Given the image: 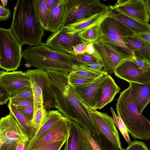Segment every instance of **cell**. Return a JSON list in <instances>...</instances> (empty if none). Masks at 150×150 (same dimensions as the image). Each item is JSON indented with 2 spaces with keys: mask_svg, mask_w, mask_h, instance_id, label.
<instances>
[{
  "mask_svg": "<svg viewBox=\"0 0 150 150\" xmlns=\"http://www.w3.org/2000/svg\"><path fill=\"white\" fill-rule=\"evenodd\" d=\"M100 24L78 33L79 36L83 42L86 44L93 43L101 37L102 33Z\"/></svg>",
  "mask_w": 150,
  "mask_h": 150,
  "instance_id": "cell-28",
  "label": "cell"
},
{
  "mask_svg": "<svg viewBox=\"0 0 150 150\" xmlns=\"http://www.w3.org/2000/svg\"><path fill=\"white\" fill-rule=\"evenodd\" d=\"M21 98L33 101L31 86L23 88L11 92L10 98Z\"/></svg>",
  "mask_w": 150,
  "mask_h": 150,
  "instance_id": "cell-34",
  "label": "cell"
},
{
  "mask_svg": "<svg viewBox=\"0 0 150 150\" xmlns=\"http://www.w3.org/2000/svg\"><path fill=\"white\" fill-rule=\"evenodd\" d=\"M125 150H149L144 142L134 140L131 141Z\"/></svg>",
  "mask_w": 150,
  "mask_h": 150,
  "instance_id": "cell-39",
  "label": "cell"
},
{
  "mask_svg": "<svg viewBox=\"0 0 150 150\" xmlns=\"http://www.w3.org/2000/svg\"><path fill=\"white\" fill-rule=\"evenodd\" d=\"M114 73L118 78L129 83L144 84L150 82V72L142 70L129 60L119 64Z\"/></svg>",
  "mask_w": 150,
  "mask_h": 150,
  "instance_id": "cell-14",
  "label": "cell"
},
{
  "mask_svg": "<svg viewBox=\"0 0 150 150\" xmlns=\"http://www.w3.org/2000/svg\"><path fill=\"white\" fill-rule=\"evenodd\" d=\"M107 74V73L102 74L92 82L72 87L80 100L89 110H96L98 89L101 83Z\"/></svg>",
  "mask_w": 150,
  "mask_h": 150,
  "instance_id": "cell-15",
  "label": "cell"
},
{
  "mask_svg": "<svg viewBox=\"0 0 150 150\" xmlns=\"http://www.w3.org/2000/svg\"><path fill=\"white\" fill-rule=\"evenodd\" d=\"M66 140L54 142L37 148L28 150H60Z\"/></svg>",
  "mask_w": 150,
  "mask_h": 150,
  "instance_id": "cell-35",
  "label": "cell"
},
{
  "mask_svg": "<svg viewBox=\"0 0 150 150\" xmlns=\"http://www.w3.org/2000/svg\"><path fill=\"white\" fill-rule=\"evenodd\" d=\"M71 123V120L62 116L46 132L27 147L26 150L37 148L54 142L67 139Z\"/></svg>",
  "mask_w": 150,
  "mask_h": 150,
  "instance_id": "cell-10",
  "label": "cell"
},
{
  "mask_svg": "<svg viewBox=\"0 0 150 150\" xmlns=\"http://www.w3.org/2000/svg\"><path fill=\"white\" fill-rule=\"evenodd\" d=\"M4 143L3 139L1 136L0 134V148Z\"/></svg>",
  "mask_w": 150,
  "mask_h": 150,
  "instance_id": "cell-51",
  "label": "cell"
},
{
  "mask_svg": "<svg viewBox=\"0 0 150 150\" xmlns=\"http://www.w3.org/2000/svg\"><path fill=\"white\" fill-rule=\"evenodd\" d=\"M16 143L12 144L4 143L0 148V150H15Z\"/></svg>",
  "mask_w": 150,
  "mask_h": 150,
  "instance_id": "cell-49",
  "label": "cell"
},
{
  "mask_svg": "<svg viewBox=\"0 0 150 150\" xmlns=\"http://www.w3.org/2000/svg\"><path fill=\"white\" fill-rule=\"evenodd\" d=\"M101 150H120L103 135L99 132H92Z\"/></svg>",
  "mask_w": 150,
  "mask_h": 150,
  "instance_id": "cell-31",
  "label": "cell"
},
{
  "mask_svg": "<svg viewBox=\"0 0 150 150\" xmlns=\"http://www.w3.org/2000/svg\"><path fill=\"white\" fill-rule=\"evenodd\" d=\"M120 90L112 78L108 74L101 83L98 89L96 110L101 109L112 101Z\"/></svg>",
  "mask_w": 150,
  "mask_h": 150,
  "instance_id": "cell-18",
  "label": "cell"
},
{
  "mask_svg": "<svg viewBox=\"0 0 150 150\" xmlns=\"http://www.w3.org/2000/svg\"><path fill=\"white\" fill-rule=\"evenodd\" d=\"M93 122L98 132L103 135L120 150L122 148L118 130L112 117L106 112L90 110Z\"/></svg>",
  "mask_w": 150,
  "mask_h": 150,
  "instance_id": "cell-9",
  "label": "cell"
},
{
  "mask_svg": "<svg viewBox=\"0 0 150 150\" xmlns=\"http://www.w3.org/2000/svg\"><path fill=\"white\" fill-rule=\"evenodd\" d=\"M129 60L134 63L142 70L150 72V62L135 58L131 59Z\"/></svg>",
  "mask_w": 150,
  "mask_h": 150,
  "instance_id": "cell-40",
  "label": "cell"
},
{
  "mask_svg": "<svg viewBox=\"0 0 150 150\" xmlns=\"http://www.w3.org/2000/svg\"><path fill=\"white\" fill-rule=\"evenodd\" d=\"M0 134L4 143L12 144L19 141L28 143L30 139L11 113L0 119Z\"/></svg>",
  "mask_w": 150,
  "mask_h": 150,
  "instance_id": "cell-13",
  "label": "cell"
},
{
  "mask_svg": "<svg viewBox=\"0 0 150 150\" xmlns=\"http://www.w3.org/2000/svg\"><path fill=\"white\" fill-rule=\"evenodd\" d=\"M110 109L115 124L120 130L127 143L128 144H129L131 141L125 126L120 117L117 116L112 108L111 107Z\"/></svg>",
  "mask_w": 150,
  "mask_h": 150,
  "instance_id": "cell-33",
  "label": "cell"
},
{
  "mask_svg": "<svg viewBox=\"0 0 150 150\" xmlns=\"http://www.w3.org/2000/svg\"><path fill=\"white\" fill-rule=\"evenodd\" d=\"M111 7L143 22L150 19V0H118Z\"/></svg>",
  "mask_w": 150,
  "mask_h": 150,
  "instance_id": "cell-11",
  "label": "cell"
},
{
  "mask_svg": "<svg viewBox=\"0 0 150 150\" xmlns=\"http://www.w3.org/2000/svg\"><path fill=\"white\" fill-rule=\"evenodd\" d=\"M116 110L127 130L134 139H150V122L139 113L131 97L128 87L120 92L117 99Z\"/></svg>",
  "mask_w": 150,
  "mask_h": 150,
  "instance_id": "cell-4",
  "label": "cell"
},
{
  "mask_svg": "<svg viewBox=\"0 0 150 150\" xmlns=\"http://www.w3.org/2000/svg\"><path fill=\"white\" fill-rule=\"evenodd\" d=\"M106 73L103 71H98L91 70L81 64L74 66L70 73L85 78L96 79L102 74Z\"/></svg>",
  "mask_w": 150,
  "mask_h": 150,
  "instance_id": "cell-29",
  "label": "cell"
},
{
  "mask_svg": "<svg viewBox=\"0 0 150 150\" xmlns=\"http://www.w3.org/2000/svg\"><path fill=\"white\" fill-rule=\"evenodd\" d=\"M66 2V0H58L50 13L46 30L54 33L60 29Z\"/></svg>",
  "mask_w": 150,
  "mask_h": 150,
  "instance_id": "cell-24",
  "label": "cell"
},
{
  "mask_svg": "<svg viewBox=\"0 0 150 150\" xmlns=\"http://www.w3.org/2000/svg\"><path fill=\"white\" fill-rule=\"evenodd\" d=\"M62 117L58 110H50L48 112L47 117L41 127L34 135L30 139L27 148L29 146L37 139L46 132L53 125Z\"/></svg>",
  "mask_w": 150,
  "mask_h": 150,
  "instance_id": "cell-26",
  "label": "cell"
},
{
  "mask_svg": "<svg viewBox=\"0 0 150 150\" xmlns=\"http://www.w3.org/2000/svg\"><path fill=\"white\" fill-rule=\"evenodd\" d=\"M48 112L44 106L37 109L31 121L32 126L37 131L47 119Z\"/></svg>",
  "mask_w": 150,
  "mask_h": 150,
  "instance_id": "cell-30",
  "label": "cell"
},
{
  "mask_svg": "<svg viewBox=\"0 0 150 150\" xmlns=\"http://www.w3.org/2000/svg\"><path fill=\"white\" fill-rule=\"evenodd\" d=\"M17 110L29 120H32L34 114V105L16 107Z\"/></svg>",
  "mask_w": 150,
  "mask_h": 150,
  "instance_id": "cell-38",
  "label": "cell"
},
{
  "mask_svg": "<svg viewBox=\"0 0 150 150\" xmlns=\"http://www.w3.org/2000/svg\"><path fill=\"white\" fill-rule=\"evenodd\" d=\"M11 93L0 84V105L6 104L10 99Z\"/></svg>",
  "mask_w": 150,
  "mask_h": 150,
  "instance_id": "cell-41",
  "label": "cell"
},
{
  "mask_svg": "<svg viewBox=\"0 0 150 150\" xmlns=\"http://www.w3.org/2000/svg\"><path fill=\"white\" fill-rule=\"evenodd\" d=\"M8 106L10 113L14 117L23 130L30 139L37 131L32 126L31 121L20 112L16 107L9 102Z\"/></svg>",
  "mask_w": 150,
  "mask_h": 150,
  "instance_id": "cell-25",
  "label": "cell"
},
{
  "mask_svg": "<svg viewBox=\"0 0 150 150\" xmlns=\"http://www.w3.org/2000/svg\"><path fill=\"white\" fill-rule=\"evenodd\" d=\"M9 103L15 107L33 105V101L21 98H10Z\"/></svg>",
  "mask_w": 150,
  "mask_h": 150,
  "instance_id": "cell-37",
  "label": "cell"
},
{
  "mask_svg": "<svg viewBox=\"0 0 150 150\" xmlns=\"http://www.w3.org/2000/svg\"><path fill=\"white\" fill-rule=\"evenodd\" d=\"M83 42L78 33L67 34L60 28L50 35L43 44L53 50L74 56L73 47Z\"/></svg>",
  "mask_w": 150,
  "mask_h": 150,
  "instance_id": "cell-12",
  "label": "cell"
},
{
  "mask_svg": "<svg viewBox=\"0 0 150 150\" xmlns=\"http://www.w3.org/2000/svg\"><path fill=\"white\" fill-rule=\"evenodd\" d=\"M110 11L108 16L121 23L135 34L150 33V25L131 16L112 8L110 5Z\"/></svg>",
  "mask_w": 150,
  "mask_h": 150,
  "instance_id": "cell-20",
  "label": "cell"
},
{
  "mask_svg": "<svg viewBox=\"0 0 150 150\" xmlns=\"http://www.w3.org/2000/svg\"><path fill=\"white\" fill-rule=\"evenodd\" d=\"M102 35L100 38L119 48L124 53L135 58L132 52L125 45L123 41L124 37L134 36L135 33L115 19L108 16L100 24Z\"/></svg>",
  "mask_w": 150,
  "mask_h": 150,
  "instance_id": "cell-7",
  "label": "cell"
},
{
  "mask_svg": "<svg viewBox=\"0 0 150 150\" xmlns=\"http://www.w3.org/2000/svg\"><path fill=\"white\" fill-rule=\"evenodd\" d=\"M86 53L94 56L101 62V61L100 56L95 48L93 43H88L86 44Z\"/></svg>",
  "mask_w": 150,
  "mask_h": 150,
  "instance_id": "cell-43",
  "label": "cell"
},
{
  "mask_svg": "<svg viewBox=\"0 0 150 150\" xmlns=\"http://www.w3.org/2000/svg\"><path fill=\"white\" fill-rule=\"evenodd\" d=\"M93 43L101 58L103 71L109 75L114 73L120 64L131 59L119 48L101 38Z\"/></svg>",
  "mask_w": 150,
  "mask_h": 150,
  "instance_id": "cell-8",
  "label": "cell"
},
{
  "mask_svg": "<svg viewBox=\"0 0 150 150\" xmlns=\"http://www.w3.org/2000/svg\"><path fill=\"white\" fill-rule=\"evenodd\" d=\"M32 6L37 18L44 30H46L50 12L44 0H32Z\"/></svg>",
  "mask_w": 150,
  "mask_h": 150,
  "instance_id": "cell-27",
  "label": "cell"
},
{
  "mask_svg": "<svg viewBox=\"0 0 150 150\" xmlns=\"http://www.w3.org/2000/svg\"><path fill=\"white\" fill-rule=\"evenodd\" d=\"M25 72L30 78L33 98L34 115L38 109L44 106L38 69H28Z\"/></svg>",
  "mask_w": 150,
  "mask_h": 150,
  "instance_id": "cell-23",
  "label": "cell"
},
{
  "mask_svg": "<svg viewBox=\"0 0 150 150\" xmlns=\"http://www.w3.org/2000/svg\"><path fill=\"white\" fill-rule=\"evenodd\" d=\"M86 44L84 42L74 46L73 47V49L74 55L86 53Z\"/></svg>",
  "mask_w": 150,
  "mask_h": 150,
  "instance_id": "cell-45",
  "label": "cell"
},
{
  "mask_svg": "<svg viewBox=\"0 0 150 150\" xmlns=\"http://www.w3.org/2000/svg\"><path fill=\"white\" fill-rule=\"evenodd\" d=\"M63 150H93L84 129L75 122L71 121L69 134Z\"/></svg>",
  "mask_w": 150,
  "mask_h": 150,
  "instance_id": "cell-16",
  "label": "cell"
},
{
  "mask_svg": "<svg viewBox=\"0 0 150 150\" xmlns=\"http://www.w3.org/2000/svg\"><path fill=\"white\" fill-rule=\"evenodd\" d=\"M109 6V8L105 11L88 19L67 25L61 28L66 33L73 34L100 24L108 16L111 9L110 5Z\"/></svg>",
  "mask_w": 150,
  "mask_h": 150,
  "instance_id": "cell-21",
  "label": "cell"
},
{
  "mask_svg": "<svg viewBox=\"0 0 150 150\" xmlns=\"http://www.w3.org/2000/svg\"><path fill=\"white\" fill-rule=\"evenodd\" d=\"M11 17L10 9L0 4V21H6Z\"/></svg>",
  "mask_w": 150,
  "mask_h": 150,
  "instance_id": "cell-44",
  "label": "cell"
},
{
  "mask_svg": "<svg viewBox=\"0 0 150 150\" xmlns=\"http://www.w3.org/2000/svg\"><path fill=\"white\" fill-rule=\"evenodd\" d=\"M10 29L19 43L30 47L42 45L44 29L33 9L32 0H19L14 9Z\"/></svg>",
  "mask_w": 150,
  "mask_h": 150,
  "instance_id": "cell-2",
  "label": "cell"
},
{
  "mask_svg": "<svg viewBox=\"0 0 150 150\" xmlns=\"http://www.w3.org/2000/svg\"><path fill=\"white\" fill-rule=\"evenodd\" d=\"M28 67L32 66L45 70H56L68 74L74 66L81 64L73 55L53 50L43 43L40 45L29 46L21 52Z\"/></svg>",
  "mask_w": 150,
  "mask_h": 150,
  "instance_id": "cell-3",
  "label": "cell"
},
{
  "mask_svg": "<svg viewBox=\"0 0 150 150\" xmlns=\"http://www.w3.org/2000/svg\"><path fill=\"white\" fill-rule=\"evenodd\" d=\"M0 84L10 93L30 86L29 76L21 71H0Z\"/></svg>",
  "mask_w": 150,
  "mask_h": 150,
  "instance_id": "cell-17",
  "label": "cell"
},
{
  "mask_svg": "<svg viewBox=\"0 0 150 150\" xmlns=\"http://www.w3.org/2000/svg\"><path fill=\"white\" fill-rule=\"evenodd\" d=\"M85 67L93 70L102 71L103 66L101 62H94L87 64H82Z\"/></svg>",
  "mask_w": 150,
  "mask_h": 150,
  "instance_id": "cell-47",
  "label": "cell"
},
{
  "mask_svg": "<svg viewBox=\"0 0 150 150\" xmlns=\"http://www.w3.org/2000/svg\"><path fill=\"white\" fill-rule=\"evenodd\" d=\"M58 1V0H44L47 9L50 12L56 4Z\"/></svg>",
  "mask_w": 150,
  "mask_h": 150,
  "instance_id": "cell-48",
  "label": "cell"
},
{
  "mask_svg": "<svg viewBox=\"0 0 150 150\" xmlns=\"http://www.w3.org/2000/svg\"><path fill=\"white\" fill-rule=\"evenodd\" d=\"M22 46L10 28H0V68L13 71L20 66Z\"/></svg>",
  "mask_w": 150,
  "mask_h": 150,
  "instance_id": "cell-6",
  "label": "cell"
},
{
  "mask_svg": "<svg viewBox=\"0 0 150 150\" xmlns=\"http://www.w3.org/2000/svg\"><path fill=\"white\" fill-rule=\"evenodd\" d=\"M99 0H66L61 28L90 18L108 10Z\"/></svg>",
  "mask_w": 150,
  "mask_h": 150,
  "instance_id": "cell-5",
  "label": "cell"
},
{
  "mask_svg": "<svg viewBox=\"0 0 150 150\" xmlns=\"http://www.w3.org/2000/svg\"><path fill=\"white\" fill-rule=\"evenodd\" d=\"M89 141L93 150H101L93 133L88 129H84Z\"/></svg>",
  "mask_w": 150,
  "mask_h": 150,
  "instance_id": "cell-42",
  "label": "cell"
},
{
  "mask_svg": "<svg viewBox=\"0 0 150 150\" xmlns=\"http://www.w3.org/2000/svg\"><path fill=\"white\" fill-rule=\"evenodd\" d=\"M1 1L3 6H5L7 5L8 3L7 0H1Z\"/></svg>",
  "mask_w": 150,
  "mask_h": 150,
  "instance_id": "cell-52",
  "label": "cell"
},
{
  "mask_svg": "<svg viewBox=\"0 0 150 150\" xmlns=\"http://www.w3.org/2000/svg\"><path fill=\"white\" fill-rule=\"evenodd\" d=\"M74 56L81 64H87L94 62H101L95 57L86 53L82 54L75 55Z\"/></svg>",
  "mask_w": 150,
  "mask_h": 150,
  "instance_id": "cell-36",
  "label": "cell"
},
{
  "mask_svg": "<svg viewBox=\"0 0 150 150\" xmlns=\"http://www.w3.org/2000/svg\"><path fill=\"white\" fill-rule=\"evenodd\" d=\"M132 100L139 113L143 110L150 101V82L141 84L129 82Z\"/></svg>",
  "mask_w": 150,
  "mask_h": 150,
  "instance_id": "cell-19",
  "label": "cell"
},
{
  "mask_svg": "<svg viewBox=\"0 0 150 150\" xmlns=\"http://www.w3.org/2000/svg\"><path fill=\"white\" fill-rule=\"evenodd\" d=\"M28 143L22 141L16 143L15 150H26Z\"/></svg>",
  "mask_w": 150,
  "mask_h": 150,
  "instance_id": "cell-50",
  "label": "cell"
},
{
  "mask_svg": "<svg viewBox=\"0 0 150 150\" xmlns=\"http://www.w3.org/2000/svg\"><path fill=\"white\" fill-rule=\"evenodd\" d=\"M67 79L69 84L72 87H74L92 82L96 79L85 78L69 73L68 74Z\"/></svg>",
  "mask_w": 150,
  "mask_h": 150,
  "instance_id": "cell-32",
  "label": "cell"
},
{
  "mask_svg": "<svg viewBox=\"0 0 150 150\" xmlns=\"http://www.w3.org/2000/svg\"><path fill=\"white\" fill-rule=\"evenodd\" d=\"M123 40L125 45L132 52L135 58L150 62V45L134 36L124 37Z\"/></svg>",
  "mask_w": 150,
  "mask_h": 150,
  "instance_id": "cell-22",
  "label": "cell"
},
{
  "mask_svg": "<svg viewBox=\"0 0 150 150\" xmlns=\"http://www.w3.org/2000/svg\"><path fill=\"white\" fill-rule=\"evenodd\" d=\"M134 36L141 41L150 45V33L135 34Z\"/></svg>",
  "mask_w": 150,
  "mask_h": 150,
  "instance_id": "cell-46",
  "label": "cell"
},
{
  "mask_svg": "<svg viewBox=\"0 0 150 150\" xmlns=\"http://www.w3.org/2000/svg\"><path fill=\"white\" fill-rule=\"evenodd\" d=\"M52 92L54 108L62 116L74 121L91 132L98 133L90 110L80 100L69 83L68 73L56 70H46Z\"/></svg>",
  "mask_w": 150,
  "mask_h": 150,
  "instance_id": "cell-1",
  "label": "cell"
}]
</instances>
